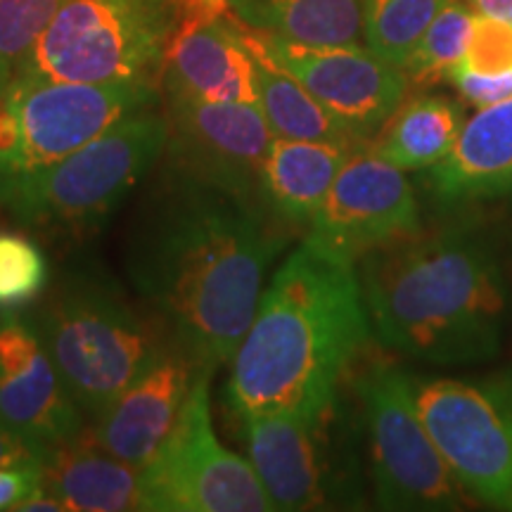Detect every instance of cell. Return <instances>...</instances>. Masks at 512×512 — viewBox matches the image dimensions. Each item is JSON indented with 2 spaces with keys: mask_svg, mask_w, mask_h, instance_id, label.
<instances>
[{
  "mask_svg": "<svg viewBox=\"0 0 512 512\" xmlns=\"http://www.w3.org/2000/svg\"><path fill=\"white\" fill-rule=\"evenodd\" d=\"M259 197L166 164L126 235L133 290L176 347L209 370L233 361L283 240Z\"/></svg>",
  "mask_w": 512,
  "mask_h": 512,
  "instance_id": "cell-1",
  "label": "cell"
},
{
  "mask_svg": "<svg viewBox=\"0 0 512 512\" xmlns=\"http://www.w3.org/2000/svg\"><path fill=\"white\" fill-rule=\"evenodd\" d=\"M370 332L356 266L304 240L261 292L230 361V406L240 418L323 411L337 401L339 382Z\"/></svg>",
  "mask_w": 512,
  "mask_h": 512,
  "instance_id": "cell-2",
  "label": "cell"
},
{
  "mask_svg": "<svg viewBox=\"0 0 512 512\" xmlns=\"http://www.w3.org/2000/svg\"><path fill=\"white\" fill-rule=\"evenodd\" d=\"M370 328L387 349L432 366H472L503 342L505 283L494 242L451 223L389 242L358 261Z\"/></svg>",
  "mask_w": 512,
  "mask_h": 512,
  "instance_id": "cell-3",
  "label": "cell"
},
{
  "mask_svg": "<svg viewBox=\"0 0 512 512\" xmlns=\"http://www.w3.org/2000/svg\"><path fill=\"white\" fill-rule=\"evenodd\" d=\"M36 325L64 387L93 420L169 342L155 318L91 271L64 273Z\"/></svg>",
  "mask_w": 512,
  "mask_h": 512,
  "instance_id": "cell-4",
  "label": "cell"
},
{
  "mask_svg": "<svg viewBox=\"0 0 512 512\" xmlns=\"http://www.w3.org/2000/svg\"><path fill=\"white\" fill-rule=\"evenodd\" d=\"M166 140V114L136 112L60 162L3 178L0 200L29 226L81 238L121 209L164 157Z\"/></svg>",
  "mask_w": 512,
  "mask_h": 512,
  "instance_id": "cell-5",
  "label": "cell"
},
{
  "mask_svg": "<svg viewBox=\"0 0 512 512\" xmlns=\"http://www.w3.org/2000/svg\"><path fill=\"white\" fill-rule=\"evenodd\" d=\"M181 22L178 0H60L19 79L155 86Z\"/></svg>",
  "mask_w": 512,
  "mask_h": 512,
  "instance_id": "cell-6",
  "label": "cell"
},
{
  "mask_svg": "<svg viewBox=\"0 0 512 512\" xmlns=\"http://www.w3.org/2000/svg\"><path fill=\"white\" fill-rule=\"evenodd\" d=\"M356 389L366 420L377 508L463 510L470 494L422 420L413 377L392 361H373L358 375Z\"/></svg>",
  "mask_w": 512,
  "mask_h": 512,
  "instance_id": "cell-7",
  "label": "cell"
},
{
  "mask_svg": "<svg viewBox=\"0 0 512 512\" xmlns=\"http://www.w3.org/2000/svg\"><path fill=\"white\" fill-rule=\"evenodd\" d=\"M413 394L470 498L512 512V375L413 377Z\"/></svg>",
  "mask_w": 512,
  "mask_h": 512,
  "instance_id": "cell-8",
  "label": "cell"
},
{
  "mask_svg": "<svg viewBox=\"0 0 512 512\" xmlns=\"http://www.w3.org/2000/svg\"><path fill=\"white\" fill-rule=\"evenodd\" d=\"M204 370L176 430L143 467L147 510L159 512H271L252 463L228 451L211 425L209 382Z\"/></svg>",
  "mask_w": 512,
  "mask_h": 512,
  "instance_id": "cell-9",
  "label": "cell"
},
{
  "mask_svg": "<svg viewBox=\"0 0 512 512\" xmlns=\"http://www.w3.org/2000/svg\"><path fill=\"white\" fill-rule=\"evenodd\" d=\"M17 121V152L0 181L60 162L131 114L157 107V88L138 83L19 79L3 95Z\"/></svg>",
  "mask_w": 512,
  "mask_h": 512,
  "instance_id": "cell-10",
  "label": "cell"
},
{
  "mask_svg": "<svg viewBox=\"0 0 512 512\" xmlns=\"http://www.w3.org/2000/svg\"><path fill=\"white\" fill-rule=\"evenodd\" d=\"M249 463L273 510H325L354 501L351 465L339 444L337 401L311 415H247Z\"/></svg>",
  "mask_w": 512,
  "mask_h": 512,
  "instance_id": "cell-11",
  "label": "cell"
},
{
  "mask_svg": "<svg viewBox=\"0 0 512 512\" xmlns=\"http://www.w3.org/2000/svg\"><path fill=\"white\" fill-rule=\"evenodd\" d=\"M420 230V207L406 171L373 147L351 152L309 223L306 242L356 266L363 256Z\"/></svg>",
  "mask_w": 512,
  "mask_h": 512,
  "instance_id": "cell-12",
  "label": "cell"
},
{
  "mask_svg": "<svg viewBox=\"0 0 512 512\" xmlns=\"http://www.w3.org/2000/svg\"><path fill=\"white\" fill-rule=\"evenodd\" d=\"M245 34L363 143H370L406 100L411 86L406 72L368 46H306L249 27Z\"/></svg>",
  "mask_w": 512,
  "mask_h": 512,
  "instance_id": "cell-13",
  "label": "cell"
},
{
  "mask_svg": "<svg viewBox=\"0 0 512 512\" xmlns=\"http://www.w3.org/2000/svg\"><path fill=\"white\" fill-rule=\"evenodd\" d=\"M166 164L197 181L261 200V171L273 131L259 105L209 102L166 91Z\"/></svg>",
  "mask_w": 512,
  "mask_h": 512,
  "instance_id": "cell-14",
  "label": "cell"
},
{
  "mask_svg": "<svg viewBox=\"0 0 512 512\" xmlns=\"http://www.w3.org/2000/svg\"><path fill=\"white\" fill-rule=\"evenodd\" d=\"M188 351L166 342L147 368L95 418V441L133 467H147L166 444L204 373Z\"/></svg>",
  "mask_w": 512,
  "mask_h": 512,
  "instance_id": "cell-15",
  "label": "cell"
},
{
  "mask_svg": "<svg viewBox=\"0 0 512 512\" xmlns=\"http://www.w3.org/2000/svg\"><path fill=\"white\" fill-rule=\"evenodd\" d=\"M0 418L48 448L83 432L38 325L10 311L0 320Z\"/></svg>",
  "mask_w": 512,
  "mask_h": 512,
  "instance_id": "cell-16",
  "label": "cell"
},
{
  "mask_svg": "<svg viewBox=\"0 0 512 512\" xmlns=\"http://www.w3.org/2000/svg\"><path fill=\"white\" fill-rule=\"evenodd\" d=\"M164 86L209 102L259 105L256 62L238 19L192 5L166 53Z\"/></svg>",
  "mask_w": 512,
  "mask_h": 512,
  "instance_id": "cell-17",
  "label": "cell"
},
{
  "mask_svg": "<svg viewBox=\"0 0 512 512\" xmlns=\"http://www.w3.org/2000/svg\"><path fill=\"white\" fill-rule=\"evenodd\" d=\"M427 190L448 209L510 195L512 98L465 119L451 152L427 169Z\"/></svg>",
  "mask_w": 512,
  "mask_h": 512,
  "instance_id": "cell-18",
  "label": "cell"
},
{
  "mask_svg": "<svg viewBox=\"0 0 512 512\" xmlns=\"http://www.w3.org/2000/svg\"><path fill=\"white\" fill-rule=\"evenodd\" d=\"M41 472L43 489L50 491L64 510H147L143 470L107 453L95 441V434L88 439L79 432L74 439L50 446Z\"/></svg>",
  "mask_w": 512,
  "mask_h": 512,
  "instance_id": "cell-19",
  "label": "cell"
},
{
  "mask_svg": "<svg viewBox=\"0 0 512 512\" xmlns=\"http://www.w3.org/2000/svg\"><path fill=\"white\" fill-rule=\"evenodd\" d=\"M356 147L361 145L273 138L261 171V202L273 219L309 226Z\"/></svg>",
  "mask_w": 512,
  "mask_h": 512,
  "instance_id": "cell-20",
  "label": "cell"
},
{
  "mask_svg": "<svg viewBox=\"0 0 512 512\" xmlns=\"http://www.w3.org/2000/svg\"><path fill=\"white\" fill-rule=\"evenodd\" d=\"M463 124L458 102L446 95L422 93L396 107L370 147L403 171H427L451 152Z\"/></svg>",
  "mask_w": 512,
  "mask_h": 512,
  "instance_id": "cell-21",
  "label": "cell"
},
{
  "mask_svg": "<svg viewBox=\"0 0 512 512\" xmlns=\"http://www.w3.org/2000/svg\"><path fill=\"white\" fill-rule=\"evenodd\" d=\"M238 22L306 43V46H361V0H228Z\"/></svg>",
  "mask_w": 512,
  "mask_h": 512,
  "instance_id": "cell-22",
  "label": "cell"
},
{
  "mask_svg": "<svg viewBox=\"0 0 512 512\" xmlns=\"http://www.w3.org/2000/svg\"><path fill=\"white\" fill-rule=\"evenodd\" d=\"M245 31V27H242ZM245 41L252 50L256 62V79H259V107L271 126L275 138L292 140H328V143L344 145H368L358 140L347 126L325 110L306 88L278 67L271 57H266L259 48Z\"/></svg>",
  "mask_w": 512,
  "mask_h": 512,
  "instance_id": "cell-23",
  "label": "cell"
},
{
  "mask_svg": "<svg viewBox=\"0 0 512 512\" xmlns=\"http://www.w3.org/2000/svg\"><path fill=\"white\" fill-rule=\"evenodd\" d=\"M472 24H475V10L465 0H448L403 64L408 83L430 88L451 81L453 72L465 62Z\"/></svg>",
  "mask_w": 512,
  "mask_h": 512,
  "instance_id": "cell-24",
  "label": "cell"
},
{
  "mask_svg": "<svg viewBox=\"0 0 512 512\" xmlns=\"http://www.w3.org/2000/svg\"><path fill=\"white\" fill-rule=\"evenodd\" d=\"M446 3L448 0H361L366 46L403 69Z\"/></svg>",
  "mask_w": 512,
  "mask_h": 512,
  "instance_id": "cell-25",
  "label": "cell"
},
{
  "mask_svg": "<svg viewBox=\"0 0 512 512\" xmlns=\"http://www.w3.org/2000/svg\"><path fill=\"white\" fill-rule=\"evenodd\" d=\"M60 0H0V98L22 76Z\"/></svg>",
  "mask_w": 512,
  "mask_h": 512,
  "instance_id": "cell-26",
  "label": "cell"
},
{
  "mask_svg": "<svg viewBox=\"0 0 512 512\" xmlns=\"http://www.w3.org/2000/svg\"><path fill=\"white\" fill-rule=\"evenodd\" d=\"M48 283V261L34 240L0 233V306H19L38 297Z\"/></svg>",
  "mask_w": 512,
  "mask_h": 512,
  "instance_id": "cell-27",
  "label": "cell"
},
{
  "mask_svg": "<svg viewBox=\"0 0 512 512\" xmlns=\"http://www.w3.org/2000/svg\"><path fill=\"white\" fill-rule=\"evenodd\" d=\"M460 67L479 74L512 72V24L475 12L470 46Z\"/></svg>",
  "mask_w": 512,
  "mask_h": 512,
  "instance_id": "cell-28",
  "label": "cell"
},
{
  "mask_svg": "<svg viewBox=\"0 0 512 512\" xmlns=\"http://www.w3.org/2000/svg\"><path fill=\"white\" fill-rule=\"evenodd\" d=\"M451 83L458 88L465 102L482 110L512 98V72L505 74H479L472 69L458 67L451 76Z\"/></svg>",
  "mask_w": 512,
  "mask_h": 512,
  "instance_id": "cell-29",
  "label": "cell"
},
{
  "mask_svg": "<svg viewBox=\"0 0 512 512\" xmlns=\"http://www.w3.org/2000/svg\"><path fill=\"white\" fill-rule=\"evenodd\" d=\"M43 489L41 467L5 465L0 467V510H17L31 494Z\"/></svg>",
  "mask_w": 512,
  "mask_h": 512,
  "instance_id": "cell-30",
  "label": "cell"
},
{
  "mask_svg": "<svg viewBox=\"0 0 512 512\" xmlns=\"http://www.w3.org/2000/svg\"><path fill=\"white\" fill-rule=\"evenodd\" d=\"M48 456V446L29 439L27 434L17 432L8 422L0 418V467L5 465H31L43 467Z\"/></svg>",
  "mask_w": 512,
  "mask_h": 512,
  "instance_id": "cell-31",
  "label": "cell"
},
{
  "mask_svg": "<svg viewBox=\"0 0 512 512\" xmlns=\"http://www.w3.org/2000/svg\"><path fill=\"white\" fill-rule=\"evenodd\" d=\"M477 15H486L512 24V0H465Z\"/></svg>",
  "mask_w": 512,
  "mask_h": 512,
  "instance_id": "cell-32",
  "label": "cell"
},
{
  "mask_svg": "<svg viewBox=\"0 0 512 512\" xmlns=\"http://www.w3.org/2000/svg\"><path fill=\"white\" fill-rule=\"evenodd\" d=\"M190 5H195V8H202L207 12H223L228 8V0H190Z\"/></svg>",
  "mask_w": 512,
  "mask_h": 512,
  "instance_id": "cell-33",
  "label": "cell"
},
{
  "mask_svg": "<svg viewBox=\"0 0 512 512\" xmlns=\"http://www.w3.org/2000/svg\"><path fill=\"white\" fill-rule=\"evenodd\" d=\"M3 316H5V311H3V306H0V320H3Z\"/></svg>",
  "mask_w": 512,
  "mask_h": 512,
  "instance_id": "cell-34",
  "label": "cell"
},
{
  "mask_svg": "<svg viewBox=\"0 0 512 512\" xmlns=\"http://www.w3.org/2000/svg\"><path fill=\"white\" fill-rule=\"evenodd\" d=\"M510 197H512V192H510Z\"/></svg>",
  "mask_w": 512,
  "mask_h": 512,
  "instance_id": "cell-35",
  "label": "cell"
}]
</instances>
